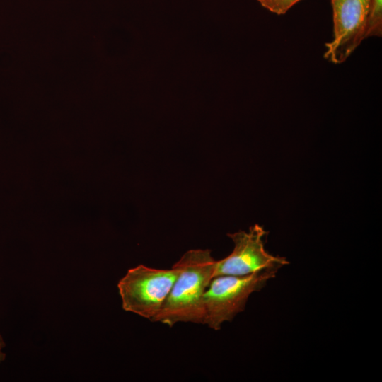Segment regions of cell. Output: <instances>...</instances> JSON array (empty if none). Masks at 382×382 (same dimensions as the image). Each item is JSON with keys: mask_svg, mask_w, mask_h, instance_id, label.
Instances as JSON below:
<instances>
[{"mask_svg": "<svg viewBox=\"0 0 382 382\" xmlns=\"http://www.w3.org/2000/svg\"><path fill=\"white\" fill-rule=\"evenodd\" d=\"M180 271L153 322L204 325V294L214 278L216 260L209 249H191L176 262Z\"/></svg>", "mask_w": 382, "mask_h": 382, "instance_id": "1", "label": "cell"}, {"mask_svg": "<svg viewBox=\"0 0 382 382\" xmlns=\"http://www.w3.org/2000/svg\"><path fill=\"white\" fill-rule=\"evenodd\" d=\"M277 272L265 270L244 276L214 277L203 297L204 325L219 330L223 323L231 321L245 310L250 296L264 288Z\"/></svg>", "mask_w": 382, "mask_h": 382, "instance_id": "2", "label": "cell"}, {"mask_svg": "<svg viewBox=\"0 0 382 382\" xmlns=\"http://www.w3.org/2000/svg\"><path fill=\"white\" fill-rule=\"evenodd\" d=\"M179 271L176 262L170 269H156L144 265L129 269L117 284L122 309L153 322Z\"/></svg>", "mask_w": 382, "mask_h": 382, "instance_id": "3", "label": "cell"}, {"mask_svg": "<svg viewBox=\"0 0 382 382\" xmlns=\"http://www.w3.org/2000/svg\"><path fill=\"white\" fill-rule=\"evenodd\" d=\"M267 234V231L259 224L251 226L248 231L228 233L234 248L227 257L216 260L214 277L244 276L265 270L278 271L288 265L286 258L273 255L266 250L265 238Z\"/></svg>", "mask_w": 382, "mask_h": 382, "instance_id": "4", "label": "cell"}, {"mask_svg": "<svg viewBox=\"0 0 382 382\" xmlns=\"http://www.w3.org/2000/svg\"><path fill=\"white\" fill-rule=\"evenodd\" d=\"M371 0H331L333 39L325 44L324 57L340 64L365 39Z\"/></svg>", "mask_w": 382, "mask_h": 382, "instance_id": "5", "label": "cell"}, {"mask_svg": "<svg viewBox=\"0 0 382 382\" xmlns=\"http://www.w3.org/2000/svg\"><path fill=\"white\" fill-rule=\"evenodd\" d=\"M382 35V0H371L365 38Z\"/></svg>", "mask_w": 382, "mask_h": 382, "instance_id": "6", "label": "cell"}, {"mask_svg": "<svg viewBox=\"0 0 382 382\" xmlns=\"http://www.w3.org/2000/svg\"><path fill=\"white\" fill-rule=\"evenodd\" d=\"M301 0H263L260 4L270 11L277 15L286 13L294 4Z\"/></svg>", "mask_w": 382, "mask_h": 382, "instance_id": "7", "label": "cell"}, {"mask_svg": "<svg viewBox=\"0 0 382 382\" xmlns=\"http://www.w3.org/2000/svg\"><path fill=\"white\" fill-rule=\"evenodd\" d=\"M5 345L6 344L3 339V337L0 334V364L4 361L6 358V353L4 352Z\"/></svg>", "mask_w": 382, "mask_h": 382, "instance_id": "8", "label": "cell"}, {"mask_svg": "<svg viewBox=\"0 0 382 382\" xmlns=\"http://www.w3.org/2000/svg\"><path fill=\"white\" fill-rule=\"evenodd\" d=\"M262 1H263V0H258L259 2H261Z\"/></svg>", "mask_w": 382, "mask_h": 382, "instance_id": "9", "label": "cell"}]
</instances>
